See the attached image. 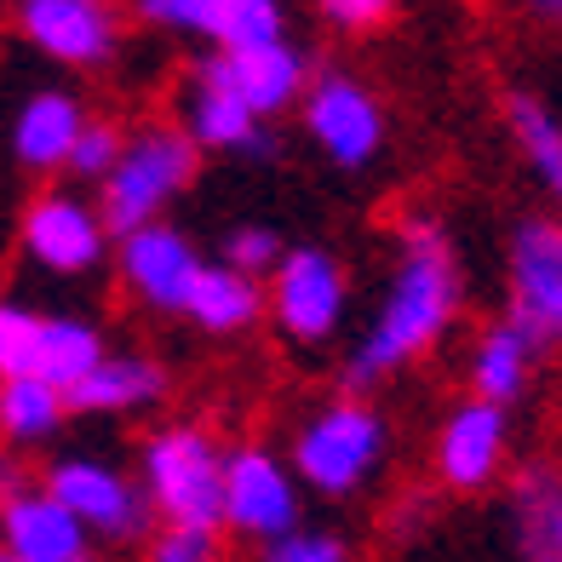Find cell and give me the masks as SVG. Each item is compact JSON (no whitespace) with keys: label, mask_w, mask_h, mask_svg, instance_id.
I'll list each match as a JSON object with an SVG mask.
<instances>
[{"label":"cell","mask_w":562,"mask_h":562,"mask_svg":"<svg viewBox=\"0 0 562 562\" xmlns=\"http://www.w3.org/2000/svg\"><path fill=\"white\" fill-rule=\"evenodd\" d=\"M453 316H459V265L448 236L430 218L402 224V259L391 270V288L379 299L368 334L356 339L345 362V385L368 391L379 379L402 373L407 362H419L453 327Z\"/></svg>","instance_id":"6da1fadb"},{"label":"cell","mask_w":562,"mask_h":562,"mask_svg":"<svg viewBox=\"0 0 562 562\" xmlns=\"http://www.w3.org/2000/svg\"><path fill=\"white\" fill-rule=\"evenodd\" d=\"M385 448H391V425L379 419V407L339 396V402H322L316 414H304V425L293 430L288 465L304 488H316L327 499H350L385 465Z\"/></svg>","instance_id":"7a4b0ae2"},{"label":"cell","mask_w":562,"mask_h":562,"mask_svg":"<svg viewBox=\"0 0 562 562\" xmlns=\"http://www.w3.org/2000/svg\"><path fill=\"white\" fill-rule=\"evenodd\" d=\"M195 167H201V144L178 121L172 126H138L133 138H121V156L104 172V201H98L110 236H126V229L161 218L195 184Z\"/></svg>","instance_id":"3957f363"},{"label":"cell","mask_w":562,"mask_h":562,"mask_svg":"<svg viewBox=\"0 0 562 562\" xmlns=\"http://www.w3.org/2000/svg\"><path fill=\"white\" fill-rule=\"evenodd\" d=\"M138 482L156 517L224 528V448L195 425H167L138 448Z\"/></svg>","instance_id":"277c9868"},{"label":"cell","mask_w":562,"mask_h":562,"mask_svg":"<svg viewBox=\"0 0 562 562\" xmlns=\"http://www.w3.org/2000/svg\"><path fill=\"white\" fill-rule=\"evenodd\" d=\"M270 322L288 345H327L345 327V265L327 247H288L270 270Z\"/></svg>","instance_id":"5b68a950"},{"label":"cell","mask_w":562,"mask_h":562,"mask_svg":"<svg viewBox=\"0 0 562 562\" xmlns=\"http://www.w3.org/2000/svg\"><path fill=\"white\" fill-rule=\"evenodd\" d=\"M41 488H53L75 517L87 522L92 540H144L149 533V494L144 482H133L126 471H115L110 459H92V453H69V459H53L46 465V482Z\"/></svg>","instance_id":"8992f818"},{"label":"cell","mask_w":562,"mask_h":562,"mask_svg":"<svg viewBox=\"0 0 562 562\" xmlns=\"http://www.w3.org/2000/svg\"><path fill=\"white\" fill-rule=\"evenodd\" d=\"M299 104H304V126H311L316 149L334 167L362 172L368 161H379V149H385V110H379V98L356 75H339V69L316 75V81H304Z\"/></svg>","instance_id":"52a82bcc"},{"label":"cell","mask_w":562,"mask_h":562,"mask_svg":"<svg viewBox=\"0 0 562 562\" xmlns=\"http://www.w3.org/2000/svg\"><path fill=\"white\" fill-rule=\"evenodd\" d=\"M510 322H522L540 345H562V218H522L505 252Z\"/></svg>","instance_id":"ba28073f"},{"label":"cell","mask_w":562,"mask_h":562,"mask_svg":"<svg viewBox=\"0 0 562 562\" xmlns=\"http://www.w3.org/2000/svg\"><path fill=\"white\" fill-rule=\"evenodd\" d=\"M299 522V476L270 448H236L224 453V528L247 540H276Z\"/></svg>","instance_id":"9c48e42d"},{"label":"cell","mask_w":562,"mask_h":562,"mask_svg":"<svg viewBox=\"0 0 562 562\" xmlns=\"http://www.w3.org/2000/svg\"><path fill=\"white\" fill-rule=\"evenodd\" d=\"M110 224L98 207H87L81 195L69 190H53L30 201V213H23V252H30V265H41L46 276H92L104 265L110 252Z\"/></svg>","instance_id":"30bf717a"},{"label":"cell","mask_w":562,"mask_h":562,"mask_svg":"<svg viewBox=\"0 0 562 562\" xmlns=\"http://www.w3.org/2000/svg\"><path fill=\"white\" fill-rule=\"evenodd\" d=\"M18 30L69 69H104L121 53V18L110 0H18Z\"/></svg>","instance_id":"8fae6325"},{"label":"cell","mask_w":562,"mask_h":562,"mask_svg":"<svg viewBox=\"0 0 562 562\" xmlns=\"http://www.w3.org/2000/svg\"><path fill=\"white\" fill-rule=\"evenodd\" d=\"M201 75H207V81H218L224 92H236L259 121L288 115L299 98H304V81H311L304 53H299L288 35L259 41V46H218V53L201 64Z\"/></svg>","instance_id":"7c38bea8"},{"label":"cell","mask_w":562,"mask_h":562,"mask_svg":"<svg viewBox=\"0 0 562 562\" xmlns=\"http://www.w3.org/2000/svg\"><path fill=\"white\" fill-rule=\"evenodd\" d=\"M115 265H121V281L144 311H161V316H178L184 311V293L201 270L195 247L184 229H172L161 218H149L138 229L115 236Z\"/></svg>","instance_id":"4fadbf2b"},{"label":"cell","mask_w":562,"mask_h":562,"mask_svg":"<svg viewBox=\"0 0 562 562\" xmlns=\"http://www.w3.org/2000/svg\"><path fill=\"white\" fill-rule=\"evenodd\" d=\"M505 448H510L505 407L488 402V396H465L437 430V476H442V488H453V494L488 488V482L499 476V465H505Z\"/></svg>","instance_id":"5bb4252c"},{"label":"cell","mask_w":562,"mask_h":562,"mask_svg":"<svg viewBox=\"0 0 562 562\" xmlns=\"http://www.w3.org/2000/svg\"><path fill=\"white\" fill-rule=\"evenodd\" d=\"M138 18L172 35H201L213 46H259L288 35L281 0H138Z\"/></svg>","instance_id":"9a60e30c"},{"label":"cell","mask_w":562,"mask_h":562,"mask_svg":"<svg viewBox=\"0 0 562 562\" xmlns=\"http://www.w3.org/2000/svg\"><path fill=\"white\" fill-rule=\"evenodd\" d=\"M0 546L23 562H92V533L53 488H18L0 499Z\"/></svg>","instance_id":"2e32d148"},{"label":"cell","mask_w":562,"mask_h":562,"mask_svg":"<svg viewBox=\"0 0 562 562\" xmlns=\"http://www.w3.org/2000/svg\"><path fill=\"white\" fill-rule=\"evenodd\" d=\"M172 115H178V126H184L201 149H229V156H270L265 121L252 115L236 92H224L218 81H207L201 69L190 75L184 87H178Z\"/></svg>","instance_id":"e0dca14e"},{"label":"cell","mask_w":562,"mask_h":562,"mask_svg":"<svg viewBox=\"0 0 562 562\" xmlns=\"http://www.w3.org/2000/svg\"><path fill=\"white\" fill-rule=\"evenodd\" d=\"M81 121H87V110H81L75 92H64V87L30 92L23 110H18V121H12V156L30 172H58L75 133H81Z\"/></svg>","instance_id":"ac0fdd59"},{"label":"cell","mask_w":562,"mask_h":562,"mask_svg":"<svg viewBox=\"0 0 562 562\" xmlns=\"http://www.w3.org/2000/svg\"><path fill=\"white\" fill-rule=\"evenodd\" d=\"M178 316H190L195 327H207L218 339L247 334L265 316V288H259V276H241L236 265H201Z\"/></svg>","instance_id":"d6986e66"},{"label":"cell","mask_w":562,"mask_h":562,"mask_svg":"<svg viewBox=\"0 0 562 562\" xmlns=\"http://www.w3.org/2000/svg\"><path fill=\"white\" fill-rule=\"evenodd\" d=\"M167 391V373L149 362V356H110L98 362L87 379H75L64 391L75 414H138V407L161 402Z\"/></svg>","instance_id":"ffe728a7"},{"label":"cell","mask_w":562,"mask_h":562,"mask_svg":"<svg viewBox=\"0 0 562 562\" xmlns=\"http://www.w3.org/2000/svg\"><path fill=\"white\" fill-rule=\"evenodd\" d=\"M546 345L528 334L522 322H494L488 334L476 339L471 350V396H488L499 407H510L522 391H528V379H533V356H540Z\"/></svg>","instance_id":"44dd1931"},{"label":"cell","mask_w":562,"mask_h":562,"mask_svg":"<svg viewBox=\"0 0 562 562\" xmlns=\"http://www.w3.org/2000/svg\"><path fill=\"white\" fill-rule=\"evenodd\" d=\"M510 510H517L522 562H562V471L557 465L517 471Z\"/></svg>","instance_id":"7402d4cb"},{"label":"cell","mask_w":562,"mask_h":562,"mask_svg":"<svg viewBox=\"0 0 562 562\" xmlns=\"http://www.w3.org/2000/svg\"><path fill=\"white\" fill-rule=\"evenodd\" d=\"M69 414V396L41 373H12L0 379V437L12 448H35V442H53L58 425Z\"/></svg>","instance_id":"603a6c76"},{"label":"cell","mask_w":562,"mask_h":562,"mask_svg":"<svg viewBox=\"0 0 562 562\" xmlns=\"http://www.w3.org/2000/svg\"><path fill=\"white\" fill-rule=\"evenodd\" d=\"M104 362V334L81 316H41V350H35V373L53 379L58 391H69L75 379H87Z\"/></svg>","instance_id":"cb8c5ba5"},{"label":"cell","mask_w":562,"mask_h":562,"mask_svg":"<svg viewBox=\"0 0 562 562\" xmlns=\"http://www.w3.org/2000/svg\"><path fill=\"white\" fill-rule=\"evenodd\" d=\"M505 126H510V138H517V149L528 156L533 178H540L562 207V121L533 92H510L505 98Z\"/></svg>","instance_id":"d4e9b609"},{"label":"cell","mask_w":562,"mask_h":562,"mask_svg":"<svg viewBox=\"0 0 562 562\" xmlns=\"http://www.w3.org/2000/svg\"><path fill=\"white\" fill-rule=\"evenodd\" d=\"M121 126L115 121H81V133H75L69 144V156H64V172L69 178H81V184H104V172L115 167L121 156Z\"/></svg>","instance_id":"484cf974"},{"label":"cell","mask_w":562,"mask_h":562,"mask_svg":"<svg viewBox=\"0 0 562 562\" xmlns=\"http://www.w3.org/2000/svg\"><path fill=\"white\" fill-rule=\"evenodd\" d=\"M35 350H41V316L18 299H0V379L35 373Z\"/></svg>","instance_id":"4316f807"},{"label":"cell","mask_w":562,"mask_h":562,"mask_svg":"<svg viewBox=\"0 0 562 562\" xmlns=\"http://www.w3.org/2000/svg\"><path fill=\"white\" fill-rule=\"evenodd\" d=\"M149 562H218V528L161 522L149 533Z\"/></svg>","instance_id":"83f0119b"},{"label":"cell","mask_w":562,"mask_h":562,"mask_svg":"<svg viewBox=\"0 0 562 562\" xmlns=\"http://www.w3.org/2000/svg\"><path fill=\"white\" fill-rule=\"evenodd\" d=\"M265 562H350V546L327 528H299L293 522L288 533L265 540Z\"/></svg>","instance_id":"f1b7e54d"},{"label":"cell","mask_w":562,"mask_h":562,"mask_svg":"<svg viewBox=\"0 0 562 562\" xmlns=\"http://www.w3.org/2000/svg\"><path fill=\"white\" fill-rule=\"evenodd\" d=\"M281 252L288 247H281V236L270 224H236L224 236V265H236L241 276H270Z\"/></svg>","instance_id":"f546056e"},{"label":"cell","mask_w":562,"mask_h":562,"mask_svg":"<svg viewBox=\"0 0 562 562\" xmlns=\"http://www.w3.org/2000/svg\"><path fill=\"white\" fill-rule=\"evenodd\" d=\"M322 18L334 23V30H350V35H362V30H379L391 12H396V0H316Z\"/></svg>","instance_id":"4dcf8cb0"},{"label":"cell","mask_w":562,"mask_h":562,"mask_svg":"<svg viewBox=\"0 0 562 562\" xmlns=\"http://www.w3.org/2000/svg\"><path fill=\"white\" fill-rule=\"evenodd\" d=\"M522 12L533 23H557V30H562V0H522Z\"/></svg>","instance_id":"1f68e13d"},{"label":"cell","mask_w":562,"mask_h":562,"mask_svg":"<svg viewBox=\"0 0 562 562\" xmlns=\"http://www.w3.org/2000/svg\"><path fill=\"white\" fill-rule=\"evenodd\" d=\"M23 488V476H18V465H12V459H0V499H12Z\"/></svg>","instance_id":"d6a6232c"},{"label":"cell","mask_w":562,"mask_h":562,"mask_svg":"<svg viewBox=\"0 0 562 562\" xmlns=\"http://www.w3.org/2000/svg\"><path fill=\"white\" fill-rule=\"evenodd\" d=\"M0 562H23V557H12V551H7V546H0Z\"/></svg>","instance_id":"836d02e7"}]
</instances>
